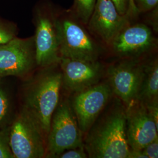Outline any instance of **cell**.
<instances>
[{
  "label": "cell",
  "instance_id": "6",
  "mask_svg": "<svg viewBox=\"0 0 158 158\" xmlns=\"http://www.w3.org/2000/svg\"><path fill=\"white\" fill-rule=\"evenodd\" d=\"M112 94L110 85L106 83H98L74 93L70 102L82 133L90 130Z\"/></svg>",
  "mask_w": 158,
  "mask_h": 158
},
{
  "label": "cell",
  "instance_id": "14",
  "mask_svg": "<svg viewBox=\"0 0 158 158\" xmlns=\"http://www.w3.org/2000/svg\"><path fill=\"white\" fill-rule=\"evenodd\" d=\"M136 102L144 106L158 103V59L144 63V73Z\"/></svg>",
  "mask_w": 158,
  "mask_h": 158
},
{
  "label": "cell",
  "instance_id": "22",
  "mask_svg": "<svg viewBox=\"0 0 158 158\" xmlns=\"http://www.w3.org/2000/svg\"><path fill=\"white\" fill-rule=\"evenodd\" d=\"M14 38V34L8 29L0 25V44H6Z\"/></svg>",
  "mask_w": 158,
  "mask_h": 158
},
{
  "label": "cell",
  "instance_id": "17",
  "mask_svg": "<svg viewBox=\"0 0 158 158\" xmlns=\"http://www.w3.org/2000/svg\"><path fill=\"white\" fill-rule=\"evenodd\" d=\"M138 11L145 12L154 10L158 6V0H134Z\"/></svg>",
  "mask_w": 158,
  "mask_h": 158
},
{
  "label": "cell",
  "instance_id": "15",
  "mask_svg": "<svg viewBox=\"0 0 158 158\" xmlns=\"http://www.w3.org/2000/svg\"><path fill=\"white\" fill-rule=\"evenodd\" d=\"M97 0H74L76 16L85 25H87L94 10Z\"/></svg>",
  "mask_w": 158,
  "mask_h": 158
},
{
  "label": "cell",
  "instance_id": "4",
  "mask_svg": "<svg viewBox=\"0 0 158 158\" xmlns=\"http://www.w3.org/2000/svg\"><path fill=\"white\" fill-rule=\"evenodd\" d=\"M82 134L70 101L59 103L52 115L46 138V154L57 158L66 150L83 147Z\"/></svg>",
  "mask_w": 158,
  "mask_h": 158
},
{
  "label": "cell",
  "instance_id": "1",
  "mask_svg": "<svg viewBox=\"0 0 158 158\" xmlns=\"http://www.w3.org/2000/svg\"><path fill=\"white\" fill-rule=\"evenodd\" d=\"M91 128L85 147L90 158H128L130 148L126 135L124 107L116 106Z\"/></svg>",
  "mask_w": 158,
  "mask_h": 158
},
{
  "label": "cell",
  "instance_id": "11",
  "mask_svg": "<svg viewBox=\"0 0 158 158\" xmlns=\"http://www.w3.org/2000/svg\"><path fill=\"white\" fill-rule=\"evenodd\" d=\"M59 65L62 85L75 93L98 83L103 74V66L97 61H85L62 58Z\"/></svg>",
  "mask_w": 158,
  "mask_h": 158
},
{
  "label": "cell",
  "instance_id": "7",
  "mask_svg": "<svg viewBox=\"0 0 158 158\" xmlns=\"http://www.w3.org/2000/svg\"><path fill=\"white\" fill-rule=\"evenodd\" d=\"M111 90L127 107L136 102L144 73V63L136 59H124L108 70Z\"/></svg>",
  "mask_w": 158,
  "mask_h": 158
},
{
  "label": "cell",
  "instance_id": "23",
  "mask_svg": "<svg viewBox=\"0 0 158 158\" xmlns=\"http://www.w3.org/2000/svg\"><path fill=\"white\" fill-rule=\"evenodd\" d=\"M139 14L137 9L136 8L135 6L134 2V0H130V6L129 10L127 13V16L130 17H134Z\"/></svg>",
  "mask_w": 158,
  "mask_h": 158
},
{
  "label": "cell",
  "instance_id": "16",
  "mask_svg": "<svg viewBox=\"0 0 158 158\" xmlns=\"http://www.w3.org/2000/svg\"><path fill=\"white\" fill-rule=\"evenodd\" d=\"M9 129L0 131V158H15L10 145Z\"/></svg>",
  "mask_w": 158,
  "mask_h": 158
},
{
  "label": "cell",
  "instance_id": "9",
  "mask_svg": "<svg viewBox=\"0 0 158 158\" xmlns=\"http://www.w3.org/2000/svg\"><path fill=\"white\" fill-rule=\"evenodd\" d=\"M33 44L31 39L13 38L0 44V76H22L30 72L35 63Z\"/></svg>",
  "mask_w": 158,
  "mask_h": 158
},
{
  "label": "cell",
  "instance_id": "3",
  "mask_svg": "<svg viewBox=\"0 0 158 158\" xmlns=\"http://www.w3.org/2000/svg\"><path fill=\"white\" fill-rule=\"evenodd\" d=\"M79 21L68 12L55 20L61 59L97 61L100 48Z\"/></svg>",
  "mask_w": 158,
  "mask_h": 158
},
{
  "label": "cell",
  "instance_id": "5",
  "mask_svg": "<svg viewBox=\"0 0 158 158\" xmlns=\"http://www.w3.org/2000/svg\"><path fill=\"white\" fill-rule=\"evenodd\" d=\"M9 131L10 145L15 158H41L46 155L45 138L23 110Z\"/></svg>",
  "mask_w": 158,
  "mask_h": 158
},
{
  "label": "cell",
  "instance_id": "2",
  "mask_svg": "<svg viewBox=\"0 0 158 158\" xmlns=\"http://www.w3.org/2000/svg\"><path fill=\"white\" fill-rule=\"evenodd\" d=\"M62 87L61 70H46L31 85L25 98L23 110L39 128L46 141L52 115L59 103Z\"/></svg>",
  "mask_w": 158,
  "mask_h": 158
},
{
  "label": "cell",
  "instance_id": "10",
  "mask_svg": "<svg viewBox=\"0 0 158 158\" xmlns=\"http://www.w3.org/2000/svg\"><path fill=\"white\" fill-rule=\"evenodd\" d=\"M126 135L131 150H142L158 138L156 126L146 107L136 102L127 107Z\"/></svg>",
  "mask_w": 158,
  "mask_h": 158
},
{
  "label": "cell",
  "instance_id": "8",
  "mask_svg": "<svg viewBox=\"0 0 158 158\" xmlns=\"http://www.w3.org/2000/svg\"><path fill=\"white\" fill-rule=\"evenodd\" d=\"M156 45L151 29L143 23L129 24L108 45L115 55L124 59H138Z\"/></svg>",
  "mask_w": 158,
  "mask_h": 158
},
{
  "label": "cell",
  "instance_id": "18",
  "mask_svg": "<svg viewBox=\"0 0 158 158\" xmlns=\"http://www.w3.org/2000/svg\"><path fill=\"white\" fill-rule=\"evenodd\" d=\"M85 152L84 147H79L73 149L66 150L60 155L57 158H85L87 156Z\"/></svg>",
  "mask_w": 158,
  "mask_h": 158
},
{
  "label": "cell",
  "instance_id": "13",
  "mask_svg": "<svg viewBox=\"0 0 158 158\" xmlns=\"http://www.w3.org/2000/svg\"><path fill=\"white\" fill-rule=\"evenodd\" d=\"M55 20L40 16L37 21L34 38L35 59L36 64L42 68L58 64L61 60Z\"/></svg>",
  "mask_w": 158,
  "mask_h": 158
},
{
  "label": "cell",
  "instance_id": "24",
  "mask_svg": "<svg viewBox=\"0 0 158 158\" xmlns=\"http://www.w3.org/2000/svg\"><path fill=\"white\" fill-rule=\"evenodd\" d=\"M128 158H148L142 150H131Z\"/></svg>",
  "mask_w": 158,
  "mask_h": 158
},
{
  "label": "cell",
  "instance_id": "21",
  "mask_svg": "<svg viewBox=\"0 0 158 158\" xmlns=\"http://www.w3.org/2000/svg\"><path fill=\"white\" fill-rule=\"evenodd\" d=\"M119 13L121 15H127L129 10L130 0H111Z\"/></svg>",
  "mask_w": 158,
  "mask_h": 158
},
{
  "label": "cell",
  "instance_id": "12",
  "mask_svg": "<svg viewBox=\"0 0 158 158\" xmlns=\"http://www.w3.org/2000/svg\"><path fill=\"white\" fill-rule=\"evenodd\" d=\"M130 18L119 13L111 0H97L87 25L107 45L130 23Z\"/></svg>",
  "mask_w": 158,
  "mask_h": 158
},
{
  "label": "cell",
  "instance_id": "20",
  "mask_svg": "<svg viewBox=\"0 0 158 158\" xmlns=\"http://www.w3.org/2000/svg\"><path fill=\"white\" fill-rule=\"evenodd\" d=\"M148 158H158V137L142 149Z\"/></svg>",
  "mask_w": 158,
  "mask_h": 158
},
{
  "label": "cell",
  "instance_id": "19",
  "mask_svg": "<svg viewBox=\"0 0 158 158\" xmlns=\"http://www.w3.org/2000/svg\"><path fill=\"white\" fill-rule=\"evenodd\" d=\"M9 109V101L6 93L0 89V125L4 121Z\"/></svg>",
  "mask_w": 158,
  "mask_h": 158
}]
</instances>
